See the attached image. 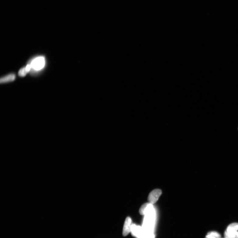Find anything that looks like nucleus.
<instances>
[{"label": "nucleus", "instance_id": "f8f14e48", "mask_svg": "<svg viewBox=\"0 0 238 238\" xmlns=\"http://www.w3.org/2000/svg\"><path fill=\"white\" fill-rule=\"evenodd\" d=\"M147 237L146 238H154V236L152 234H150V235H147Z\"/></svg>", "mask_w": 238, "mask_h": 238}, {"label": "nucleus", "instance_id": "9b49d317", "mask_svg": "<svg viewBox=\"0 0 238 238\" xmlns=\"http://www.w3.org/2000/svg\"><path fill=\"white\" fill-rule=\"evenodd\" d=\"M224 236H227L233 238H238V232L233 231L227 232L226 231L224 233Z\"/></svg>", "mask_w": 238, "mask_h": 238}, {"label": "nucleus", "instance_id": "6e6552de", "mask_svg": "<svg viewBox=\"0 0 238 238\" xmlns=\"http://www.w3.org/2000/svg\"><path fill=\"white\" fill-rule=\"evenodd\" d=\"M31 68L30 64H28L25 67L21 68L18 72L19 76L21 77H24L29 72Z\"/></svg>", "mask_w": 238, "mask_h": 238}, {"label": "nucleus", "instance_id": "423d86ee", "mask_svg": "<svg viewBox=\"0 0 238 238\" xmlns=\"http://www.w3.org/2000/svg\"><path fill=\"white\" fill-rule=\"evenodd\" d=\"M16 76L14 74H10L3 77L0 79L1 83H5L12 82L15 79Z\"/></svg>", "mask_w": 238, "mask_h": 238}, {"label": "nucleus", "instance_id": "f257e3e1", "mask_svg": "<svg viewBox=\"0 0 238 238\" xmlns=\"http://www.w3.org/2000/svg\"><path fill=\"white\" fill-rule=\"evenodd\" d=\"M144 226L146 234L147 235L152 234L154 226L155 213L153 206L151 207L145 214Z\"/></svg>", "mask_w": 238, "mask_h": 238}, {"label": "nucleus", "instance_id": "7ed1b4c3", "mask_svg": "<svg viewBox=\"0 0 238 238\" xmlns=\"http://www.w3.org/2000/svg\"><path fill=\"white\" fill-rule=\"evenodd\" d=\"M162 194V191L159 189L152 191L149 194L148 197V201L152 204H155L158 201L159 197Z\"/></svg>", "mask_w": 238, "mask_h": 238}, {"label": "nucleus", "instance_id": "39448f33", "mask_svg": "<svg viewBox=\"0 0 238 238\" xmlns=\"http://www.w3.org/2000/svg\"><path fill=\"white\" fill-rule=\"evenodd\" d=\"M142 231V229L140 226L135 224L131 225L130 232L133 236L137 237H139L141 235Z\"/></svg>", "mask_w": 238, "mask_h": 238}, {"label": "nucleus", "instance_id": "9d476101", "mask_svg": "<svg viewBox=\"0 0 238 238\" xmlns=\"http://www.w3.org/2000/svg\"><path fill=\"white\" fill-rule=\"evenodd\" d=\"M205 238H221V235L216 232H210L207 233Z\"/></svg>", "mask_w": 238, "mask_h": 238}, {"label": "nucleus", "instance_id": "0eeeda50", "mask_svg": "<svg viewBox=\"0 0 238 238\" xmlns=\"http://www.w3.org/2000/svg\"><path fill=\"white\" fill-rule=\"evenodd\" d=\"M153 205L150 203H145L140 207L139 209V213L142 215H145L146 213Z\"/></svg>", "mask_w": 238, "mask_h": 238}, {"label": "nucleus", "instance_id": "f03ea898", "mask_svg": "<svg viewBox=\"0 0 238 238\" xmlns=\"http://www.w3.org/2000/svg\"><path fill=\"white\" fill-rule=\"evenodd\" d=\"M45 60L43 57H39L34 59L30 63L32 68L37 71L40 70L45 66Z\"/></svg>", "mask_w": 238, "mask_h": 238}, {"label": "nucleus", "instance_id": "2eb2a0df", "mask_svg": "<svg viewBox=\"0 0 238 238\" xmlns=\"http://www.w3.org/2000/svg\"></svg>", "mask_w": 238, "mask_h": 238}, {"label": "nucleus", "instance_id": "ddd939ff", "mask_svg": "<svg viewBox=\"0 0 238 238\" xmlns=\"http://www.w3.org/2000/svg\"><path fill=\"white\" fill-rule=\"evenodd\" d=\"M225 238H233L231 237H229V236H224Z\"/></svg>", "mask_w": 238, "mask_h": 238}, {"label": "nucleus", "instance_id": "4468645a", "mask_svg": "<svg viewBox=\"0 0 238 238\" xmlns=\"http://www.w3.org/2000/svg\"></svg>", "mask_w": 238, "mask_h": 238}, {"label": "nucleus", "instance_id": "1a4fd4ad", "mask_svg": "<svg viewBox=\"0 0 238 238\" xmlns=\"http://www.w3.org/2000/svg\"><path fill=\"white\" fill-rule=\"evenodd\" d=\"M238 231V223H233L230 224L226 229V231L227 232L237 231Z\"/></svg>", "mask_w": 238, "mask_h": 238}, {"label": "nucleus", "instance_id": "20e7f679", "mask_svg": "<svg viewBox=\"0 0 238 238\" xmlns=\"http://www.w3.org/2000/svg\"><path fill=\"white\" fill-rule=\"evenodd\" d=\"M131 219L129 217H127L125 220L123 229L122 235L124 236H126L130 232L131 226Z\"/></svg>", "mask_w": 238, "mask_h": 238}]
</instances>
